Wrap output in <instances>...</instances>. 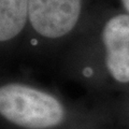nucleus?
<instances>
[{"label":"nucleus","instance_id":"3","mask_svg":"<svg viewBox=\"0 0 129 129\" xmlns=\"http://www.w3.org/2000/svg\"><path fill=\"white\" fill-rule=\"evenodd\" d=\"M108 0H29L28 29L22 55L59 59L90 12Z\"/></svg>","mask_w":129,"mask_h":129},{"label":"nucleus","instance_id":"1","mask_svg":"<svg viewBox=\"0 0 129 129\" xmlns=\"http://www.w3.org/2000/svg\"><path fill=\"white\" fill-rule=\"evenodd\" d=\"M58 61L63 79L95 98L129 92V13L110 1L100 3Z\"/></svg>","mask_w":129,"mask_h":129},{"label":"nucleus","instance_id":"7","mask_svg":"<svg viewBox=\"0 0 129 129\" xmlns=\"http://www.w3.org/2000/svg\"><path fill=\"white\" fill-rule=\"evenodd\" d=\"M83 129H104V128H83Z\"/></svg>","mask_w":129,"mask_h":129},{"label":"nucleus","instance_id":"5","mask_svg":"<svg viewBox=\"0 0 129 129\" xmlns=\"http://www.w3.org/2000/svg\"><path fill=\"white\" fill-rule=\"evenodd\" d=\"M109 104L117 129H129V92L109 97Z\"/></svg>","mask_w":129,"mask_h":129},{"label":"nucleus","instance_id":"6","mask_svg":"<svg viewBox=\"0 0 129 129\" xmlns=\"http://www.w3.org/2000/svg\"><path fill=\"white\" fill-rule=\"evenodd\" d=\"M117 2H118V6L123 10L129 13V0H117Z\"/></svg>","mask_w":129,"mask_h":129},{"label":"nucleus","instance_id":"4","mask_svg":"<svg viewBox=\"0 0 129 129\" xmlns=\"http://www.w3.org/2000/svg\"><path fill=\"white\" fill-rule=\"evenodd\" d=\"M29 0H0V50L1 58L22 55L25 45Z\"/></svg>","mask_w":129,"mask_h":129},{"label":"nucleus","instance_id":"2","mask_svg":"<svg viewBox=\"0 0 129 129\" xmlns=\"http://www.w3.org/2000/svg\"><path fill=\"white\" fill-rule=\"evenodd\" d=\"M1 129H117L109 98L92 103L71 100L56 89L23 76H2Z\"/></svg>","mask_w":129,"mask_h":129}]
</instances>
